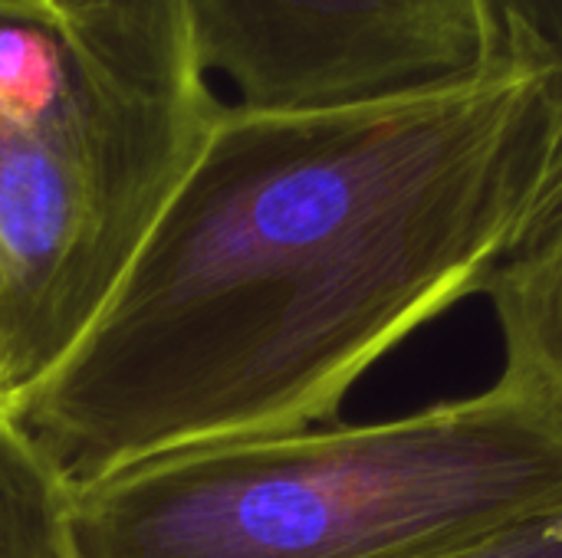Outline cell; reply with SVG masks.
<instances>
[{
  "label": "cell",
  "instance_id": "cell-7",
  "mask_svg": "<svg viewBox=\"0 0 562 558\" xmlns=\"http://www.w3.org/2000/svg\"><path fill=\"white\" fill-rule=\"evenodd\" d=\"M428 558H562V506Z\"/></svg>",
  "mask_w": 562,
  "mask_h": 558
},
{
  "label": "cell",
  "instance_id": "cell-3",
  "mask_svg": "<svg viewBox=\"0 0 562 558\" xmlns=\"http://www.w3.org/2000/svg\"><path fill=\"white\" fill-rule=\"evenodd\" d=\"M155 220L102 151L53 23L0 13V401L76 345Z\"/></svg>",
  "mask_w": 562,
  "mask_h": 558
},
{
  "label": "cell",
  "instance_id": "cell-8",
  "mask_svg": "<svg viewBox=\"0 0 562 558\" xmlns=\"http://www.w3.org/2000/svg\"><path fill=\"white\" fill-rule=\"evenodd\" d=\"M504 46L524 56L562 59V0H487Z\"/></svg>",
  "mask_w": 562,
  "mask_h": 558
},
{
  "label": "cell",
  "instance_id": "cell-4",
  "mask_svg": "<svg viewBox=\"0 0 562 558\" xmlns=\"http://www.w3.org/2000/svg\"><path fill=\"white\" fill-rule=\"evenodd\" d=\"M244 109H319L468 76L507 53L487 0H184Z\"/></svg>",
  "mask_w": 562,
  "mask_h": 558
},
{
  "label": "cell",
  "instance_id": "cell-1",
  "mask_svg": "<svg viewBox=\"0 0 562 558\" xmlns=\"http://www.w3.org/2000/svg\"><path fill=\"white\" fill-rule=\"evenodd\" d=\"M562 210V59L319 109L224 105L76 345L7 408L72 487L333 424Z\"/></svg>",
  "mask_w": 562,
  "mask_h": 558
},
{
  "label": "cell",
  "instance_id": "cell-6",
  "mask_svg": "<svg viewBox=\"0 0 562 558\" xmlns=\"http://www.w3.org/2000/svg\"><path fill=\"white\" fill-rule=\"evenodd\" d=\"M0 558H82L76 487L0 401Z\"/></svg>",
  "mask_w": 562,
  "mask_h": 558
},
{
  "label": "cell",
  "instance_id": "cell-2",
  "mask_svg": "<svg viewBox=\"0 0 562 558\" xmlns=\"http://www.w3.org/2000/svg\"><path fill=\"white\" fill-rule=\"evenodd\" d=\"M562 506V418L497 378L379 424L165 454L76 487L82 558H428Z\"/></svg>",
  "mask_w": 562,
  "mask_h": 558
},
{
  "label": "cell",
  "instance_id": "cell-9",
  "mask_svg": "<svg viewBox=\"0 0 562 558\" xmlns=\"http://www.w3.org/2000/svg\"><path fill=\"white\" fill-rule=\"evenodd\" d=\"M0 13L26 16V20H49V0H0Z\"/></svg>",
  "mask_w": 562,
  "mask_h": 558
},
{
  "label": "cell",
  "instance_id": "cell-5",
  "mask_svg": "<svg viewBox=\"0 0 562 558\" xmlns=\"http://www.w3.org/2000/svg\"><path fill=\"white\" fill-rule=\"evenodd\" d=\"M504 335L501 382L562 418V210L484 286Z\"/></svg>",
  "mask_w": 562,
  "mask_h": 558
}]
</instances>
